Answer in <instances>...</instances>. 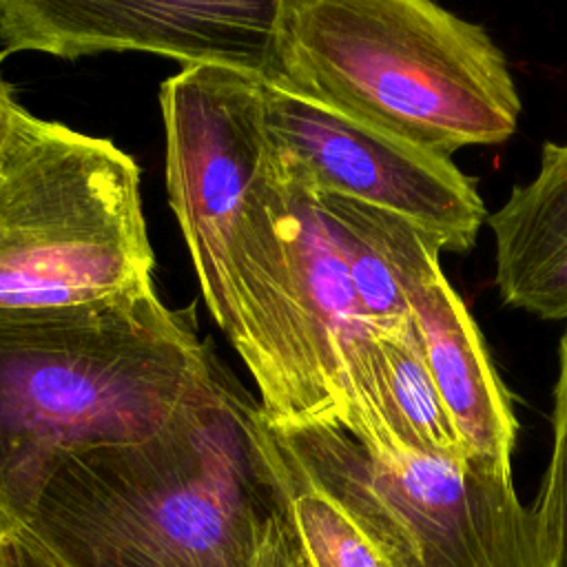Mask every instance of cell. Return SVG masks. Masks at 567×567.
Here are the masks:
<instances>
[{"mask_svg": "<svg viewBox=\"0 0 567 567\" xmlns=\"http://www.w3.org/2000/svg\"><path fill=\"white\" fill-rule=\"evenodd\" d=\"M290 520L264 410L221 363L153 436L69 456L18 532L60 567H255Z\"/></svg>", "mask_w": 567, "mask_h": 567, "instance_id": "6da1fadb", "label": "cell"}, {"mask_svg": "<svg viewBox=\"0 0 567 567\" xmlns=\"http://www.w3.org/2000/svg\"><path fill=\"white\" fill-rule=\"evenodd\" d=\"M219 365L193 308H168L155 286L0 308V536L27 525L69 456L153 436Z\"/></svg>", "mask_w": 567, "mask_h": 567, "instance_id": "7a4b0ae2", "label": "cell"}, {"mask_svg": "<svg viewBox=\"0 0 567 567\" xmlns=\"http://www.w3.org/2000/svg\"><path fill=\"white\" fill-rule=\"evenodd\" d=\"M230 292L226 339L252 374L266 421L339 423L374 439L379 330L357 301L315 190L266 162L235 224Z\"/></svg>", "mask_w": 567, "mask_h": 567, "instance_id": "3957f363", "label": "cell"}, {"mask_svg": "<svg viewBox=\"0 0 567 567\" xmlns=\"http://www.w3.org/2000/svg\"><path fill=\"white\" fill-rule=\"evenodd\" d=\"M272 84L445 157L505 142L520 115L485 27L430 0H284Z\"/></svg>", "mask_w": 567, "mask_h": 567, "instance_id": "277c9868", "label": "cell"}, {"mask_svg": "<svg viewBox=\"0 0 567 567\" xmlns=\"http://www.w3.org/2000/svg\"><path fill=\"white\" fill-rule=\"evenodd\" d=\"M153 266L135 159L20 109L0 151V308L153 286Z\"/></svg>", "mask_w": 567, "mask_h": 567, "instance_id": "5b68a950", "label": "cell"}, {"mask_svg": "<svg viewBox=\"0 0 567 567\" xmlns=\"http://www.w3.org/2000/svg\"><path fill=\"white\" fill-rule=\"evenodd\" d=\"M286 467L337 503L392 567H540L514 481L463 458L374 450L339 423L270 425Z\"/></svg>", "mask_w": 567, "mask_h": 567, "instance_id": "8992f818", "label": "cell"}, {"mask_svg": "<svg viewBox=\"0 0 567 567\" xmlns=\"http://www.w3.org/2000/svg\"><path fill=\"white\" fill-rule=\"evenodd\" d=\"M166 188L204 303L228 337L235 323L230 241L264 173L261 80L228 66H184L162 82Z\"/></svg>", "mask_w": 567, "mask_h": 567, "instance_id": "52a82bcc", "label": "cell"}, {"mask_svg": "<svg viewBox=\"0 0 567 567\" xmlns=\"http://www.w3.org/2000/svg\"><path fill=\"white\" fill-rule=\"evenodd\" d=\"M266 164L315 193L357 199L416 221L465 252L487 219L483 197L450 157L343 117L261 80Z\"/></svg>", "mask_w": 567, "mask_h": 567, "instance_id": "ba28073f", "label": "cell"}, {"mask_svg": "<svg viewBox=\"0 0 567 567\" xmlns=\"http://www.w3.org/2000/svg\"><path fill=\"white\" fill-rule=\"evenodd\" d=\"M284 0H0L2 53L148 51L275 82Z\"/></svg>", "mask_w": 567, "mask_h": 567, "instance_id": "9c48e42d", "label": "cell"}, {"mask_svg": "<svg viewBox=\"0 0 567 567\" xmlns=\"http://www.w3.org/2000/svg\"><path fill=\"white\" fill-rule=\"evenodd\" d=\"M410 312L467 463L512 478L518 421L467 306L441 272L410 295Z\"/></svg>", "mask_w": 567, "mask_h": 567, "instance_id": "30bf717a", "label": "cell"}, {"mask_svg": "<svg viewBox=\"0 0 567 567\" xmlns=\"http://www.w3.org/2000/svg\"><path fill=\"white\" fill-rule=\"evenodd\" d=\"M505 306L567 321V140L545 142L538 173L487 215Z\"/></svg>", "mask_w": 567, "mask_h": 567, "instance_id": "8fae6325", "label": "cell"}, {"mask_svg": "<svg viewBox=\"0 0 567 567\" xmlns=\"http://www.w3.org/2000/svg\"><path fill=\"white\" fill-rule=\"evenodd\" d=\"M315 195L370 326L392 332L410 323V295L443 272L441 237L396 213L339 195Z\"/></svg>", "mask_w": 567, "mask_h": 567, "instance_id": "7c38bea8", "label": "cell"}, {"mask_svg": "<svg viewBox=\"0 0 567 567\" xmlns=\"http://www.w3.org/2000/svg\"><path fill=\"white\" fill-rule=\"evenodd\" d=\"M377 341L381 439L368 447L467 461L430 377L414 321L392 332H379Z\"/></svg>", "mask_w": 567, "mask_h": 567, "instance_id": "4fadbf2b", "label": "cell"}, {"mask_svg": "<svg viewBox=\"0 0 567 567\" xmlns=\"http://www.w3.org/2000/svg\"><path fill=\"white\" fill-rule=\"evenodd\" d=\"M288 478L292 520L310 567H392L337 503L290 470Z\"/></svg>", "mask_w": 567, "mask_h": 567, "instance_id": "5bb4252c", "label": "cell"}, {"mask_svg": "<svg viewBox=\"0 0 567 567\" xmlns=\"http://www.w3.org/2000/svg\"><path fill=\"white\" fill-rule=\"evenodd\" d=\"M554 447L536 498L534 523L540 567H567V330L558 350L554 388Z\"/></svg>", "mask_w": 567, "mask_h": 567, "instance_id": "9a60e30c", "label": "cell"}, {"mask_svg": "<svg viewBox=\"0 0 567 567\" xmlns=\"http://www.w3.org/2000/svg\"><path fill=\"white\" fill-rule=\"evenodd\" d=\"M0 567H60L22 532L0 536Z\"/></svg>", "mask_w": 567, "mask_h": 567, "instance_id": "2e32d148", "label": "cell"}, {"mask_svg": "<svg viewBox=\"0 0 567 567\" xmlns=\"http://www.w3.org/2000/svg\"><path fill=\"white\" fill-rule=\"evenodd\" d=\"M255 567H310L303 554L301 540L295 529V520H290L264 549Z\"/></svg>", "mask_w": 567, "mask_h": 567, "instance_id": "e0dca14e", "label": "cell"}, {"mask_svg": "<svg viewBox=\"0 0 567 567\" xmlns=\"http://www.w3.org/2000/svg\"><path fill=\"white\" fill-rule=\"evenodd\" d=\"M0 64H2V55H0ZM20 109L22 106L16 102L13 91H11L9 82L2 75V69H0V151H2V146H4V142L9 137V131H11L13 120H16Z\"/></svg>", "mask_w": 567, "mask_h": 567, "instance_id": "ac0fdd59", "label": "cell"}]
</instances>
